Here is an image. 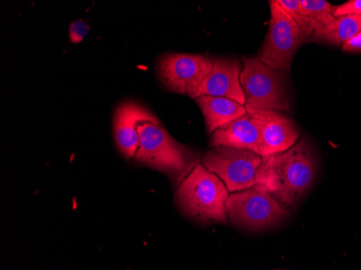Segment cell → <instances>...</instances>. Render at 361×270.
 Returning <instances> with one entry per match:
<instances>
[{
    "label": "cell",
    "mask_w": 361,
    "mask_h": 270,
    "mask_svg": "<svg viewBox=\"0 0 361 270\" xmlns=\"http://www.w3.org/2000/svg\"><path fill=\"white\" fill-rule=\"evenodd\" d=\"M214 60L202 54H166L160 59L158 75L168 90L195 99L202 81L212 70Z\"/></svg>",
    "instance_id": "8"
},
{
    "label": "cell",
    "mask_w": 361,
    "mask_h": 270,
    "mask_svg": "<svg viewBox=\"0 0 361 270\" xmlns=\"http://www.w3.org/2000/svg\"><path fill=\"white\" fill-rule=\"evenodd\" d=\"M262 117L259 155H276L290 149L301 137V132L293 119L283 111H259Z\"/></svg>",
    "instance_id": "9"
},
{
    "label": "cell",
    "mask_w": 361,
    "mask_h": 270,
    "mask_svg": "<svg viewBox=\"0 0 361 270\" xmlns=\"http://www.w3.org/2000/svg\"><path fill=\"white\" fill-rule=\"evenodd\" d=\"M277 1L281 6V8L293 18L294 21L299 24L300 27L304 30L306 35L312 40L318 23L314 21V20L308 19V18L302 14L301 8H300V0H277Z\"/></svg>",
    "instance_id": "16"
},
{
    "label": "cell",
    "mask_w": 361,
    "mask_h": 270,
    "mask_svg": "<svg viewBox=\"0 0 361 270\" xmlns=\"http://www.w3.org/2000/svg\"><path fill=\"white\" fill-rule=\"evenodd\" d=\"M342 49L343 51L345 52H354V54L361 52V30L356 36L343 44Z\"/></svg>",
    "instance_id": "19"
},
{
    "label": "cell",
    "mask_w": 361,
    "mask_h": 270,
    "mask_svg": "<svg viewBox=\"0 0 361 270\" xmlns=\"http://www.w3.org/2000/svg\"><path fill=\"white\" fill-rule=\"evenodd\" d=\"M344 16H361V0H352L342 5L336 6L334 11V18Z\"/></svg>",
    "instance_id": "17"
},
{
    "label": "cell",
    "mask_w": 361,
    "mask_h": 270,
    "mask_svg": "<svg viewBox=\"0 0 361 270\" xmlns=\"http://www.w3.org/2000/svg\"><path fill=\"white\" fill-rule=\"evenodd\" d=\"M153 113L135 102H125L114 113V134L117 146L127 159H135L140 145L137 125Z\"/></svg>",
    "instance_id": "12"
},
{
    "label": "cell",
    "mask_w": 361,
    "mask_h": 270,
    "mask_svg": "<svg viewBox=\"0 0 361 270\" xmlns=\"http://www.w3.org/2000/svg\"><path fill=\"white\" fill-rule=\"evenodd\" d=\"M231 192L216 174L197 164L178 184L176 202L190 219L200 222L227 223V200Z\"/></svg>",
    "instance_id": "2"
},
{
    "label": "cell",
    "mask_w": 361,
    "mask_h": 270,
    "mask_svg": "<svg viewBox=\"0 0 361 270\" xmlns=\"http://www.w3.org/2000/svg\"><path fill=\"white\" fill-rule=\"evenodd\" d=\"M263 157L252 150L227 146H211L202 164L216 174L228 192H239L253 188L257 183Z\"/></svg>",
    "instance_id": "7"
},
{
    "label": "cell",
    "mask_w": 361,
    "mask_h": 270,
    "mask_svg": "<svg viewBox=\"0 0 361 270\" xmlns=\"http://www.w3.org/2000/svg\"><path fill=\"white\" fill-rule=\"evenodd\" d=\"M287 82V73L271 68L257 58L243 59L240 83L248 113L289 111Z\"/></svg>",
    "instance_id": "4"
},
{
    "label": "cell",
    "mask_w": 361,
    "mask_h": 270,
    "mask_svg": "<svg viewBox=\"0 0 361 270\" xmlns=\"http://www.w3.org/2000/svg\"><path fill=\"white\" fill-rule=\"evenodd\" d=\"M241 67L243 65L237 59L216 58L212 70L202 81L195 99L202 95L226 97L245 105V93L240 83Z\"/></svg>",
    "instance_id": "10"
},
{
    "label": "cell",
    "mask_w": 361,
    "mask_h": 270,
    "mask_svg": "<svg viewBox=\"0 0 361 270\" xmlns=\"http://www.w3.org/2000/svg\"><path fill=\"white\" fill-rule=\"evenodd\" d=\"M360 30L361 16H332L331 19L316 27L312 40L342 47Z\"/></svg>",
    "instance_id": "14"
},
{
    "label": "cell",
    "mask_w": 361,
    "mask_h": 270,
    "mask_svg": "<svg viewBox=\"0 0 361 270\" xmlns=\"http://www.w3.org/2000/svg\"><path fill=\"white\" fill-rule=\"evenodd\" d=\"M137 132L140 145L135 160L139 164L174 176L180 183L198 164L192 152L176 142L156 116L140 121Z\"/></svg>",
    "instance_id": "3"
},
{
    "label": "cell",
    "mask_w": 361,
    "mask_h": 270,
    "mask_svg": "<svg viewBox=\"0 0 361 270\" xmlns=\"http://www.w3.org/2000/svg\"><path fill=\"white\" fill-rule=\"evenodd\" d=\"M289 214V208L257 185L229 194L227 200L231 223L248 231L271 228Z\"/></svg>",
    "instance_id": "6"
},
{
    "label": "cell",
    "mask_w": 361,
    "mask_h": 270,
    "mask_svg": "<svg viewBox=\"0 0 361 270\" xmlns=\"http://www.w3.org/2000/svg\"><path fill=\"white\" fill-rule=\"evenodd\" d=\"M262 117L259 113H247L232 123L216 130L211 135V146H227L259 153Z\"/></svg>",
    "instance_id": "11"
},
{
    "label": "cell",
    "mask_w": 361,
    "mask_h": 270,
    "mask_svg": "<svg viewBox=\"0 0 361 270\" xmlns=\"http://www.w3.org/2000/svg\"><path fill=\"white\" fill-rule=\"evenodd\" d=\"M195 101L202 109L207 131L210 135L227 123H232L248 113L245 105L226 97L202 95L195 99Z\"/></svg>",
    "instance_id": "13"
},
{
    "label": "cell",
    "mask_w": 361,
    "mask_h": 270,
    "mask_svg": "<svg viewBox=\"0 0 361 270\" xmlns=\"http://www.w3.org/2000/svg\"><path fill=\"white\" fill-rule=\"evenodd\" d=\"M269 7V32L257 54V59L271 68L289 74L294 54L310 38L293 18L281 8L277 0H271Z\"/></svg>",
    "instance_id": "5"
},
{
    "label": "cell",
    "mask_w": 361,
    "mask_h": 270,
    "mask_svg": "<svg viewBox=\"0 0 361 270\" xmlns=\"http://www.w3.org/2000/svg\"><path fill=\"white\" fill-rule=\"evenodd\" d=\"M300 8L303 16L317 22L319 25L331 19L336 6L326 0H300Z\"/></svg>",
    "instance_id": "15"
},
{
    "label": "cell",
    "mask_w": 361,
    "mask_h": 270,
    "mask_svg": "<svg viewBox=\"0 0 361 270\" xmlns=\"http://www.w3.org/2000/svg\"><path fill=\"white\" fill-rule=\"evenodd\" d=\"M317 164L307 137L283 153L263 157L257 185L291 210L312 188Z\"/></svg>",
    "instance_id": "1"
},
{
    "label": "cell",
    "mask_w": 361,
    "mask_h": 270,
    "mask_svg": "<svg viewBox=\"0 0 361 270\" xmlns=\"http://www.w3.org/2000/svg\"><path fill=\"white\" fill-rule=\"evenodd\" d=\"M89 27L88 24L82 20H78V21L73 22L70 26V39L73 44H78V42H82L84 38L88 35Z\"/></svg>",
    "instance_id": "18"
}]
</instances>
